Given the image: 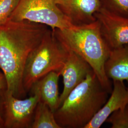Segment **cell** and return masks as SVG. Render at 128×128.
<instances>
[{
  "instance_id": "6da1fadb",
  "label": "cell",
  "mask_w": 128,
  "mask_h": 128,
  "mask_svg": "<svg viewBox=\"0 0 128 128\" xmlns=\"http://www.w3.org/2000/svg\"><path fill=\"white\" fill-rule=\"evenodd\" d=\"M48 29L27 20H9L0 26V69L6 79V90L15 97L22 99L26 94L22 82L25 66Z\"/></svg>"
},
{
  "instance_id": "7a4b0ae2",
  "label": "cell",
  "mask_w": 128,
  "mask_h": 128,
  "mask_svg": "<svg viewBox=\"0 0 128 128\" xmlns=\"http://www.w3.org/2000/svg\"><path fill=\"white\" fill-rule=\"evenodd\" d=\"M53 30L65 48L80 56L90 66L102 86L110 94L112 82L107 77L104 68L110 50L102 35L98 21Z\"/></svg>"
},
{
  "instance_id": "3957f363",
  "label": "cell",
  "mask_w": 128,
  "mask_h": 128,
  "mask_svg": "<svg viewBox=\"0 0 128 128\" xmlns=\"http://www.w3.org/2000/svg\"><path fill=\"white\" fill-rule=\"evenodd\" d=\"M110 92L94 71L70 92L54 112L60 128H84L104 105Z\"/></svg>"
},
{
  "instance_id": "277c9868",
  "label": "cell",
  "mask_w": 128,
  "mask_h": 128,
  "mask_svg": "<svg viewBox=\"0 0 128 128\" xmlns=\"http://www.w3.org/2000/svg\"><path fill=\"white\" fill-rule=\"evenodd\" d=\"M68 55V50L48 28L40 44L28 58L23 74V86L27 93L40 79L52 71L60 73Z\"/></svg>"
},
{
  "instance_id": "5b68a950",
  "label": "cell",
  "mask_w": 128,
  "mask_h": 128,
  "mask_svg": "<svg viewBox=\"0 0 128 128\" xmlns=\"http://www.w3.org/2000/svg\"><path fill=\"white\" fill-rule=\"evenodd\" d=\"M56 2V0H18L9 20L40 23L52 30L72 26L74 25L61 12Z\"/></svg>"
},
{
  "instance_id": "8992f818",
  "label": "cell",
  "mask_w": 128,
  "mask_h": 128,
  "mask_svg": "<svg viewBox=\"0 0 128 128\" xmlns=\"http://www.w3.org/2000/svg\"><path fill=\"white\" fill-rule=\"evenodd\" d=\"M40 97L34 94L27 99L14 96L6 90L0 92V114L4 128H31Z\"/></svg>"
},
{
  "instance_id": "52a82bcc",
  "label": "cell",
  "mask_w": 128,
  "mask_h": 128,
  "mask_svg": "<svg viewBox=\"0 0 128 128\" xmlns=\"http://www.w3.org/2000/svg\"><path fill=\"white\" fill-rule=\"evenodd\" d=\"M95 17L110 50L128 44V18L116 15L103 8L95 14Z\"/></svg>"
},
{
  "instance_id": "ba28073f",
  "label": "cell",
  "mask_w": 128,
  "mask_h": 128,
  "mask_svg": "<svg viewBox=\"0 0 128 128\" xmlns=\"http://www.w3.org/2000/svg\"><path fill=\"white\" fill-rule=\"evenodd\" d=\"M68 50L67 58L60 73L63 78L64 89L60 96L59 107L70 92L93 71L90 66L80 56Z\"/></svg>"
},
{
  "instance_id": "9c48e42d",
  "label": "cell",
  "mask_w": 128,
  "mask_h": 128,
  "mask_svg": "<svg viewBox=\"0 0 128 128\" xmlns=\"http://www.w3.org/2000/svg\"><path fill=\"white\" fill-rule=\"evenodd\" d=\"M61 12L74 25L96 20L95 14L101 9L102 0H56Z\"/></svg>"
},
{
  "instance_id": "30bf717a",
  "label": "cell",
  "mask_w": 128,
  "mask_h": 128,
  "mask_svg": "<svg viewBox=\"0 0 128 128\" xmlns=\"http://www.w3.org/2000/svg\"><path fill=\"white\" fill-rule=\"evenodd\" d=\"M110 97L84 128H99L110 115L128 103V88L124 81H113Z\"/></svg>"
},
{
  "instance_id": "8fae6325",
  "label": "cell",
  "mask_w": 128,
  "mask_h": 128,
  "mask_svg": "<svg viewBox=\"0 0 128 128\" xmlns=\"http://www.w3.org/2000/svg\"><path fill=\"white\" fill-rule=\"evenodd\" d=\"M60 76V72H50L34 83L30 90L32 95L38 94L40 101L46 104L54 112L59 107L58 83Z\"/></svg>"
},
{
  "instance_id": "7c38bea8",
  "label": "cell",
  "mask_w": 128,
  "mask_h": 128,
  "mask_svg": "<svg viewBox=\"0 0 128 128\" xmlns=\"http://www.w3.org/2000/svg\"><path fill=\"white\" fill-rule=\"evenodd\" d=\"M104 68L111 81L128 82V44L110 50Z\"/></svg>"
},
{
  "instance_id": "4fadbf2b",
  "label": "cell",
  "mask_w": 128,
  "mask_h": 128,
  "mask_svg": "<svg viewBox=\"0 0 128 128\" xmlns=\"http://www.w3.org/2000/svg\"><path fill=\"white\" fill-rule=\"evenodd\" d=\"M31 128H60L54 112L45 104L38 101L35 108Z\"/></svg>"
},
{
  "instance_id": "5bb4252c",
  "label": "cell",
  "mask_w": 128,
  "mask_h": 128,
  "mask_svg": "<svg viewBox=\"0 0 128 128\" xmlns=\"http://www.w3.org/2000/svg\"><path fill=\"white\" fill-rule=\"evenodd\" d=\"M102 6L112 14L128 18V0H102Z\"/></svg>"
},
{
  "instance_id": "9a60e30c",
  "label": "cell",
  "mask_w": 128,
  "mask_h": 128,
  "mask_svg": "<svg viewBox=\"0 0 128 128\" xmlns=\"http://www.w3.org/2000/svg\"><path fill=\"white\" fill-rule=\"evenodd\" d=\"M106 122L110 124L112 128H128V103L110 115Z\"/></svg>"
},
{
  "instance_id": "2e32d148",
  "label": "cell",
  "mask_w": 128,
  "mask_h": 128,
  "mask_svg": "<svg viewBox=\"0 0 128 128\" xmlns=\"http://www.w3.org/2000/svg\"><path fill=\"white\" fill-rule=\"evenodd\" d=\"M18 2V0H0V26L9 20Z\"/></svg>"
},
{
  "instance_id": "e0dca14e",
  "label": "cell",
  "mask_w": 128,
  "mask_h": 128,
  "mask_svg": "<svg viewBox=\"0 0 128 128\" xmlns=\"http://www.w3.org/2000/svg\"><path fill=\"white\" fill-rule=\"evenodd\" d=\"M7 88L6 79L3 72L0 71V92ZM4 128V121L0 114V128Z\"/></svg>"
}]
</instances>
